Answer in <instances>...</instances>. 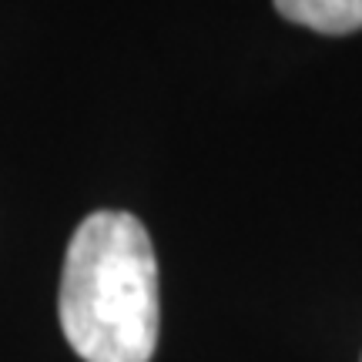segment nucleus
I'll use <instances>...</instances> for the list:
<instances>
[{
	"mask_svg": "<svg viewBox=\"0 0 362 362\" xmlns=\"http://www.w3.org/2000/svg\"><path fill=\"white\" fill-rule=\"evenodd\" d=\"M61 329L84 362H151L158 346V262L128 211L78 225L61 275Z\"/></svg>",
	"mask_w": 362,
	"mask_h": 362,
	"instance_id": "obj_1",
	"label": "nucleus"
},
{
	"mask_svg": "<svg viewBox=\"0 0 362 362\" xmlns=\"http://www.w3.org/2000/svg\"><path fill=\"white\" fill-rule=\"evenodd\" d=\"M275 11L319 34H352L362 27V0H275Z\"/></svg>",
	"mask_w": 362,
	"mask_h": 362,
	"instance_id": "obj_2",
	"label": "nucleus"
}]
</instances>
